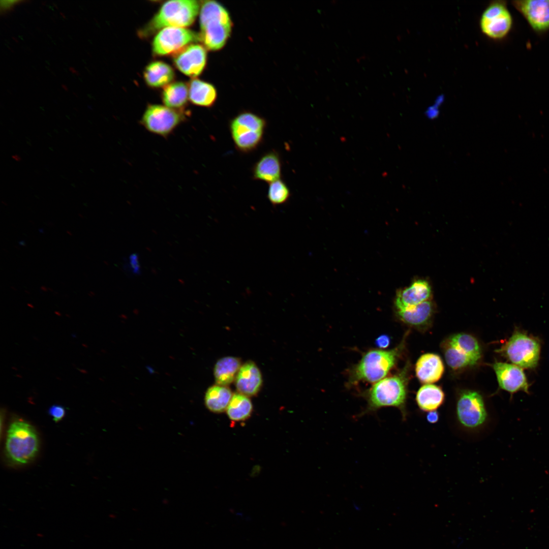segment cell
Listing matches in <instances>:
<instances>
[{"mask_svg": "<svg viewBox=\"0 0 549 549\" xmlns=\"http://www.w3.org/2000/svg\"><path fill=\"white\" fill-rule=\"evenodd\" d=\"M200 40L206 49L219 50L225 45L233 23L227 10L215 1H204L199 12Z\"/></svg>", "mask_w": 549, "mask_h": 549, "instance_id": "cell-1", "label": "cell"}, {"mask_svg": "<svg viewBox=\"0 0 549 549\" xmlns=\"http://www.w3.org/2000/svg\"><path fill=\"white\" fill-rule=\"evenodd\" d=\"M407 371L406 368L399 374L383 378L376 383L364 394L367 406L358 416L374 412L381 408L393 407L401 411L403 420H406Z\"/></svg>", "mask_w": 549, "mask_h": 549, "instance_id": "cell-2", "label": "cell"}, {"mask_svg": "<svg viewBox=\"0 0 549 549\" xmlns=\"http://www.w3.org/2000/svg\"><path fill=\"white\" fill-rule=\"evenodd\" d=\"M39 448V440L34 427L22 420L14 421L8 430L5 453L8 460L16 465L32 461Z\"/></svg>", "mask_w": 549, "mask_h": 549, "instance_id": "cell-3", "label": "cell"}, {"mask_svg": "<svg viewBox=\"0 0 549 549\" xmlns=\"http://www.w3.org/2000/svg\"><path fill=\"white\" fill-rule=\"evenodd\" d=\"M403 346L402 343L390 350L373 349L366 352L352 370L349 383H374L383 379L395 365Z\"/></svg>", "mask_w": 549, "mask_h": 549, "instance_id": "cell-4", "label": "cell"}, {"mask_svg": "<svg viewBox=\"0 0 549 549\" xmlns=\"http://www.w3.org/2000/svg\"><path fill=\"white\" fill-rule=\"evenodd\" d=\"M266 125L264 118L253 112L244 111L236 115L229 125L236 149L243 153L255 150L262 141Z\"/></svg>", "mask_w": 549, "mask_h": 549, "instance_id": "cell-5", "label": "cell"}, {"mask_svg": "<svg viewBox=\"0 0 549 549\" xmlns=\"http://www.w3.org/2000/svg\"><path fill=\"white\" fill-rule=\"evenodd\" d=\"M201 4L195 0H176L165 2L148 24L147 30L155 31L168 27L186 28L192 25Z\"/></svg>", "mask_w": 549, "mask_h": 549, "instance_id": "cell-6", "label": "cell"}, {"mask_svg": "<svg viewBox=\"0 0 549 549\" xmlns=\"http://www.w3.org/2000/svg\"><path fill=\"white\" fill-rule=\"evenodd\" d=\"M498 351L512 364L522 369H532L538 364L540 344L536 338L516 330Z\"/></svg>", "mask_w": 549, "mask_h": 549, "instance_id": "cell-7", "label": "cell"}, {"mask_svg": "<svg viewBox=\"0 0 549 549\" xmlns=\"http://www.w3.org/2000/svg\"><path fill=\"white\" fill-rule=\"evenodd\" d=\"M185 114L178 110L159 104L147 106L140 120L148 132L167 138L183 122Z\"/></svg>", "mask_w": 549, "mask_h": 549, "instance_id": "cell-8", "label": "cell"}, {"mask_svg": "<svg viewBox=\"0 0 549 549\" xmlns=\"http://www.w3.org/2000/svg\"><path fill=\"white\" fill-rule=\"evenodd\" d=\"M456 417L466 429L475 430L482 427L488 420V413L481 395L472 390L461 392L456 402Z\"/></svg>", "mask_w": 549, "mask_h": 549, "instance_id": "cell-9", "label": "cell"}, {"mask_svg": "<svg viewBox=\"0 0 549 549\" xmlns=\"http://www.w3.org/2000/svg\"><path fill=\"white\" fill-rule=\"evenodd\" d=\"M200 40L199 35L183 27H168L156 34L152 43L153 52L158 55L175 53L186 46Z\"/></svg>", "mask_w": 549, "mask_h": 549, "instance_id": "cell-10", "label": "cell"}, {"mask_svg": "<svg viewBox=\"0 0 549 549\" xmlns=\"http://www.w3.org/2000/svg\"><path fill=\"white\" fill-rule=\"evenodd\" d=\"M512 24L511 15L505 4L495 2L484 10L480 19L482 33L490 38L501 39L510 31Z\"/></svg>", "mask_w": 549, "mask_h": 549, "instance_id": "cell-11", "label": "cell"}, {"mask_svg": "<svg viewBox=\"0 0 549 549\" xmlns=\"http://www.w3.org/2000/svg\"><path fill=\"white\" fill-rule=\"evenodd\" d=\"M205 47L191 44L174 53L173 60L176 67L191 77L199 76L203 71L207 62Z\"/></svg>", "mask_w": 549, "mask_h": 549, "instance_id": "cell-12", "label": "cell"}, {"mask_svg": "<svg viewBox=\"0 0 549 549\" xmlns=\"http://www.w3.org/2000/svg\"><path fill=\"white\" fill-rule=\"evenodd\" d=\"M500 387L513 394L519 391L529 393V385L523 369L514 364L496 362L493 364Z\"/></svg>", "mask_w": 549, "mask_h": 549, "instance_id": "cell-13", "label": "cell"}, {"mask_svg": "<svg viewBox=\"0 0 549 549\" xmlns=\"http://www.w3.org/2000/svg\"><path fill=\"white\" fill-rule=\"evenodd\" d=\"M513 4L534 29L549 28V0L516 1Z\"/></svg>", "mask_w": 549, "mask_h": 549, "instance_id": "cell-14", "label": "cell"}, {"mask_svg": "<svg viewBox=\"0 0 549 549\" xmlns=\"http://www.w3.org/2000/svg\"><path fill=\"white\" fill-rule=\"evenodd\" d=\"M235 387L238 392L248 396L258 393L262 385V377L258 366L253 361L241 364L236 377Z\"/></svg>", "mask_w": 549, "mask_h": 549, "instance_id": "cell-15", "label": "cell"}, {"mask_svg": "<svg viewBox=\"0 0 549 549\" xmlns=\"http://www.w3.org/2000/svg\"><path fill=\"white\" fill-rule=\"evenodd\" d=\"M431 295V288L429 283L418 280L397 293L395 305L398 311L405 310L428 300Z\"/></svg>", "mask_w": 549, "mask_h": 549, "instance_id": "cell-16", "label": "cell"}, {"mask_svg": "<svg viewBox=\"0 0 549 549\" xmlns=\"http://www.w3.org/2000/svg\"><path fill=\"white\" fill-rule=\"evenodd\" d=\"M253 178L267 183L281 179L282 162L279 154L271 150L262 155L252 169Z\"/></svg>", "mask_w": 549, "mask_h": 549, "instance_id": "cell-17", "label": "cell"}, {"mask_svg": "<svg viewBox=\"0 0 549 549\" xmlns=\"http://www.w3.org/2000/svg\"><path fill=\"white\" fill-rule=\"evenodd\" d=\"M444 366L441 357L434 353L422 355L417 361L416 375L422 383L431 384L438 381L442 376Z\"/></svg>", "mask_w": 549, "mask_h": 549, "instance_id": "cell-18", "label": "cell"}, {"mask_svg": "<svg viewBox=\"0 0 549 549\" xmlns=\"http://www.w3.org/2000/svg\"><path fill=\"white\" fill-rule=\"evenodd\" d=\"M189 99L194 105L210 107L216 102L217 93L211 84L194 78L191 80L188 86Z\"/></svg>", "mask_w": 549, "mask_h": 549, "instance_id": "cell-19", "label": "cell"}, {"mask_svg": "<svg viewBox=\"0 0 549 549\" xmlns=\"http://www.w3.org/2000/svg\"><path fill=\"white\" fill-rule=\"evenodd\" d=\"M147 84L152 87L165 86L170 83L174 77V72L171 66L161 61L149 63L143 72Z\"/></svg>", "mask_w": 549, "mask_h": 549, "instance_id": "cell-20", "label": "cell"}, {"mask_svg": "<svg viewBox=\"0 0 549 549\" xmlns=\"http://www.w3.org/2000/svg\"><path fill=\"white\" fill-rule=\"evenodd\" d=\"M233 394L227 386L213 385L208 388L205 393V405L213 413H222L226 410Z\"/></svg>", "mask_w": 549, "mask_h": 549, "instance_id": "cell-21", "label": "cell"}, {"mask_svg": "<svg viewBox=\"0 0 549 549\" xmlns=\"http://www.w3.org/2000/svg\"><path fill=\"white\" fill-rule=\"evenodd\" d=\"M444 399V393L440 387L426 384L419 389L415 400L420 410L428 412L439 408L443 404Z\"/></svg>", "mask_w": 549, "mask_h": 549, "instance_id": "cell-22", "label": "cell"}, {"mask_svg": "<svg viewBox=\"0 0 549 549\" xmlns=\"http://www.w3.org/2000/svg\"><path fill=\"white\" fill-rule=\"evenodd\" d=\"M434 307L430 300L425 301L414 307L398 311L399 318L405 323L419 327L426 325L430 320Z\"/></svg>", "mask_w": 549, "mask_h": 549, "instance_id": "cell-23", "label": "cell"}, {"mask_svg": "<svg viewBox=\"0 0 549 549\" xmlns=\"http://www.w3.org/2000/svg\"><path fill=\"white\" fill-rule=\"evenodd\" d=\"M241 365L239 358L226 356L219 359L215 364L214 375L216 384L227 386L236 378Z\"/></svg>", "mask_w": 549, "mask_h": 549, "instance_id": "cell-24", "label": "cell"}, {"mask_svg": "<svg viewBox=\"0 0 549 549\" xmlns=\"http://www.w3.org/2000/svg\"><path fill=\"white\" fill-rule=\"evenodd\" d=\"M189 98L188 87L186 83L177 81L164 86L162 99L166 106L178 110L182 109Z\"/></svg>", "mask_w": 549, "mask_h": 549, "instance_id": "cell-25", "label": "cell"}, {"mask_svg": "<svg viewBox=\"0 0 549 549\" xmlns=\"http://www.w3.org/2000/svg\"><path fill=\"white\" fill-rule=\"evenodd\" d=\"M226 411L231 421H243L251 416L253 405L249 396L237 392L233 394Z\"/></svg>", "mask_w": 549, "mask_h": 549, "instance_id": "cell-26", "label": "cell"}, {"mask_svg": "<svg viewBox=\"0 0 549 549\" xmlns=\"http://www.w3.org/2000/svg\"><path fill=\"white\" fill-rule=\"evenodd\" d=\"M448 342L460 351L478 361L481 350L477 340L470 334L460 333L451 336Z\"/></svg>", "mask_w": 549, "mask_h": 549, "instance_id": "cell-27", "label": "cell"}, {"mask_svg": "<svg viewBox=\"0 0 549 549\" xmlns=\"http://www.w3.org/2000/svg\"><path fill=\"white\" fill-rule=\"evenodd\" d=\"M444 349L446 362L452 369L458 370L472 366L478 362L460 351L448 341Z\"/></svg>", "mask_w": 549, "mask_h": 549, "instance_id": "cell-28", "label": "cell"}, {"mask_svg": "<svg viewBox=\"0 0 549 549\" xmlns=\"http://www.w3.org/2000/svg\"><path fill=\"white\" fill-rule=\"evenodd\" d=\"M290 196V190L286 184L279 179L269 184L267 198L274 206L285 203Z\"/></svg>", "mask_w": 549, "mask_h": 549, "instance_id": "cell-29", "label": "cell"}, {"mask_svg": "<svg viewBox=\"0 0 549 549\" xmlns=\"http://www.w3.org/2000/svg\"><path fill=\"white\" fill-rule=\"evenodd\" d=\"M48 414L55 422H58L65 417L66 410L61 405H53L49 408Z\"/></svg>", "mask_w": 549, "mask_h": 549, "instance_id": "cell-30", "label": "cell"}, {"mask_svg": "<svg viewBox=\"0 0 549 549\" xmlns=\"http://www.w3.org/2000/svg\"><path fill=\"white\" fill-rule=\"evenodd\" d=\"M390 338L386 334H382L378 337L375 341V344L380 348L384 349L387 348L390 344Z\"/></svg>", "mask_w": 549, "mask_h": 549, "instance_id": "cell-31", "label": "cell"}, {"mask_svg": "<svg viewBox=\"0 0 549 549\" xmlns=\"http://www.w3.org/2000/svg\"><path fill=\"white\" fill-rule=\"evenodd\" d=\"M130 264L133 272L138 273L140 268L138 261V256L136 254H133L130 257Z\"/></svg>", "mask_w": 549, "mask_h": 549, "instance_id": "cell-32", "label": "cell"}, {"mask_svg": "<svg viewBox=\"0 0 549 549\" xmlns=\"http://www.w3.org/2000/svg\"><path fill=\"white\" fill-rule=\"evenodd\" d=\"M426 418L428 422L436 423L439 421V414L436 410L428 412Z\"/></svg>", "mask_w": 549, "mask_h": 549, "instance_id": "cell-33", "label": "cell"}, {"mask_svg": "<svg viewBox=\"0 0 549 549\" xmlns=\"http://www.w3.org/2000/svg\"><path fill=\"white\" fill-rule=\"evenodd\" d=\"M70 71H71V72H73V73H77V71H75L74 69H73V68H70Z\"/></svg>", "mask_w": 549, "mask_h": 549, "instance_id": "cell-34", "label": "cell"}]
</instances>
